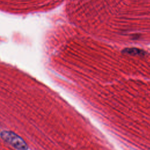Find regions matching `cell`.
<instances>
[{
    "label": "cell",
    "instance_id": "cell-1",
    "mask_svg": "<svg viewBox=\"0 0 150 150\" xmlns=\"http://www.w3.org/2000/svg\"><path fill=\"white\" fill-rule=\"evenodd\" d=\"M1 137L18 150H27L28 147L24 140L12 131H4L1 133Z\"/></svg>",
    "mask_w": 150,
    "mask_h": 150
}]
</instances>
